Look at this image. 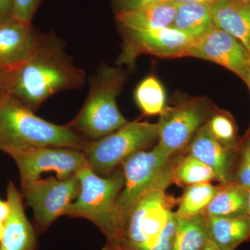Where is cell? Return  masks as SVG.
Masks as SVG:
<instances>
[{
	"label": "cell",
	"instance_id": "6da1fadb",
	"mask_svg": "<svg viewBox=\"0 0 250 250\" xmlns=\"http://www.w3.org/2000/svg\"><path fill=\"white\" fill-rule=\"evenodd\" d=\"M85 83V72L67 55L65 42L54 33H39L29 58L11 72L7 94L36 111L53 95Z\"/></svg>",
	"mask_w": 250,
	"mask_h": 250
},
{
	"label": "cell",
	"instance_id": "7a4b0ae2",
	"mask_svg": "<svg viewBox=\"0 0 250 250\" xmlns=\"http://www.w3.org/2000/svg\"><path fill=\"white\" fill-rule=\"evenodd\" d=\"M85 141L66 125L54 124L36 116L12 95L0 97V150L8 155L39 147L80 149Z\"/></svg>",
	"mask_w": 250,
	"mask_h": 250
},
{
	"label": "cell",
	"instance_id": "3957f363",
	"mask_svg": "<svg viewBox=\"0 0 250 250\" xmlns=\"http://www.w3.org/2000/svg\"><path fill=\"white\" fill-rule=\"evenodd\" d=\"M77 174L80 193L63 215L86 219L106 237V242L119 243L124 229L118 208V196L125 184L123 168L118 167L109 175L102 177L85 167Z\"/></svg>",
	"mask_w": 250,
	"mask_h": 250
},
{
	"label": "cell",
	"instance_id": "277c9868",
	"mask_svg": "<svg viewBox=\"0 0 250 250\" xmlns=\"http://www.w3.org/2000/svg\"><path fill=\"white\" fill-rule=\"evenodd\" d=\"M125 80L121 66L100 65L96 73L90 77L85 103L67 126L85 141H92L104 137L126 124L128 121L117 104Z\"/></svg>",
	"mask_w": 250,
	"mask_h": 250
},
{
	"label": "cell",
	"instance_id": "5b68a950",
	"mask_svg": "<svg viewBox=\"0 0 250 250\" xmlns=\"http://www.w3.org/2000/svg\"><path fill=\"white\" fill-rule=\"evenodd\" d=\"M179 154L167 157L154 147L139 151L121 164L125 184L118 198V208L123 222L145 195L154 190H166L173 184L174 166ZM124 231V229H123Z\"/></svg>",
	"mask_w": 250,
	"mask_h": 250
},
{
	"label": "cell",
	"instance_id": "8992f818",
	"mask_svg": "<svg viewBox=\"0 0 250 250\" xmlns=\"http://www.w3.org/2000/svg\"><path fill=\"white\" fill-rule=\"evenodd\" d=\"M159 135L158 123L128 121L116 131L96 140L85 141L80 150L84 153L88 167L106 177L129 156L144 150Z\"/></svg>",
	"mask_w": 250,
	"mask_h": 250
},
{
	"label": "cell",
	"instance_id": "52a82bcc",
	"mask_svg": "<svg viewBox=\"0 0 250 250\" xmlns=\"http://www.w3.org/2000/svg\"><path fill=\"white\" fill-rule=\"evenodd\" d=\"M177 202L166 190L145 195L126 219L119 244L129 250L154 249Z\"/></svg>",
	"mask_w": 250,
	"mask_h": 250
},
{
	"label": "cell",
	"instance_id": "ba28073f",
	"mask_svg": "<svg viewBox=\"0 0 250 250\" xmlns=\"http://www.w3.org/2000/svg\"><path fill=\"white\" fill-rule=\"evenodd\" d=\"M80 187L77 174L66 179L50 177L21 184L23 200L34 212L36 233H45L63 215L65 208L78 196Z\"/></svg>",
	"mask_w": 250,
	"mask_h": 250
},
{
	"label": "cell",
	"instance_id": "9c48e42d",
	"mask_svg": "<svg viewBox=\"0 0 250 250\" xmlns=\"http://www.w3.org/2000/svg\"><path fill=\"white\" fill-rule=\"evenodd\" d=\"M211 113L205 102L193 99L166 108L158 122L159 135L156 147L167 157L186 150Z\"/></svg>",
	"mask_w": 250,
	"mask_h": 250
},
{
	"label": "cell",
	"instance_id": "30bf717a",
	"mask_svg": "<svg viewBox=\"0 0 250 250\" xmlns=\"http://www.w3.org/2000/svg\"><path fill=\"white\" fill-rule=\"evenodd\" d=\"M122 50L117 60L118 66L133 68L142 54L174 59L187 56L193 41L172 27L146 31H121Z\"/></svg>",
	"mask_w": 250,
	"mask_h": 250
},
{
	"label": "cell",
	"instance_id": "8fae6325",
	"mask_svg": "<svg viewBox=\"0 0 250 250\" xmlns=\"http://www.w3.org/2000/svg\"><path fill=\"white\" fill-rule=\"evenodd\" d=\"M10 156L18 166L21 184L37 180L49 172H55L59 179H66L88 167L84 153L75 148L34 147Z\"/></svg>",
	"mask_w": 250,
	"mask_h": 250
},
{
	"label": "cell",
	"instance_id": "7c38bea8",
	"mask_svg": "<svg viewBox=\"0 0 250 250\" xmlns=\"http://www.w3.org/2000/svg\"><path fill=\"white\" fill-rule=\"evenodd\" d=\"M187 56L226 67L243 81L250 62V54L246 47L232 36L215 27L192 42Z\"/></svg>",
	"mask_w": 250,
	"mask_h": 250
},
{
	"label": "cell",
	"instance_id": "4fadbf2b",
	"mask_svg": "<svg viewBox=\"0 0 250 250\" xmlns=\"http://www.w3.org/2000/svg\"><path fill=\"white\" fill-rule=\"evenodd\" d=\"M39 33L32 23L12 16L0 21V67L13 71L27 61L37 43Z\"/></svg>",
	"mask_w": 250,
	"mask_h": 250
},
{
	"label": "cell",
	"instance_id": "5bb4252c",
	"mask_svg": "<svg viewBox=\"0 0 250 250\" xmlns=\"http://www.w3.org/2000/svg\"><path fill=\"white\" fill-rule=\"evenodd\" d=\"M6 195L9 213L4 223L0 250H37V233L25 214L22 194L13 182H9Z\"/></svg>",
	"mask_w": 250,
	"mask_h": 250
},
{
	"label": "cell",
	"instance_id": "9a60e30c",
	"mask_svg": "<svg viewBox=\"0 0 250 250\" xmlns=\"http://www.w3.org/2000/svg\"><path fill=\"white\" fill-rule=\"evenodd\" d=\"M185 152L211 167L220 184L232 182L233 155L236 152L217 141L206 123L197 131Z\"/></svg>",
	"mask_w": 250,
	"mask_h": 250
},
{
	"label": "cell",
	"instance_id": "2e32d148",
	"mask_svg": "<svg viewBox=\"0 0 250 250\" xmlns=\"http://www.w3.org/2000/svg\"><path fill=\"white\" fill-rule=\"evenodd\" d=\"M210 9L215 27L234 37L250 54V1L220 0Z\"/></svg>",
	"mask_w": 250,
	"mask_h": 250
},
{
	"label": "cell",
	"instance_id": "e0dca14e",
	"mask_svg": "<svg viewBox=\"0 0 250 250\" xmlns=\"http://www.w3.org/2000/svg\"><path fill=\"white\" fill-rule=\"evenodd\" d=\"M177 3L172 0L148 5L141 9L116 14L120 31H146L172 27Z\"/></svg>",
	"mask_w": 250,
	"mask_h": 250
},
{
	"label": "cell",
	"instance_id": "ac0fdd59",
	"mask_svg": "<svg viewBox=\"0 0 250 250\" xmlns=\"http://www.w3.org/2000/svg\"><path fill=\"white\" fill-rule=\"evenodd\" d=\"M205 218L209 240L220 250H235L250 238L248 214L226 218L205 215Z\"/></svg>",
	"mask_w": 250,
	"mask_h": 250
},
{
	"label": "cell",
	"instance_id": "d6986e66",
	"mask_svg": "<svg viewBox=\"0 0 250 250\" xmlns=\"http://www.w3.org/2000/svg\"><path fill=\"white\" fill-rule=\"evenodd\" d=\"M193 42L201 39L215 27L210 5L201 3H184L177 5L172 27Z\"/></svg>",
	"mask_w": 250,
	"mask_h": 250
},
{
	"label": "cell",
	"instance_id": "ffe728a7",
	"mask_svg": "<svg viewBox=\"0 0 250 250\" xmlns=\"http://www.w3.org/2000/svg\"><path fill=\"white\" fill-rule=\"evenodd\" d=\"M248 190L234 181L220 184L204 214L221 218L248 214Z\"/></svg>",
	"mask_w": 250,
	"mask_h": 250
},
{
	"label": "cell",
	"instance_id": "44dd1931",
	"mask_svg": "<svg viewBox=\"0 0 250 250\" xmlns=\"http://www.w3.org/2000/svg\"><path fill=\"white\" fill-rule=\"evenodd\" d=\"M177 229L171 250H204L209 240L205 214L189 218L177 215Z\"/></svg>",
	"mask_w": 250,
	"mask_h": 250
},
{
	"label": "cell",
	"instance_id": "7402d4cb",
	"mask_svg": "<svg viewBox=\"0 0 250 250\" xmlns=\"http://www.w3.org/2000/svg\"><path fill=\"white\" fill-rule=\"evenodd\" d=\"M216 180L214 171L190 153L179 154L174 166L173 184L181 187Z\"/></svg>",
	"mask_w": 250,
	"mask_h": 250
},
{
	"label": "cell",
	"instance_id": "603a6c76",
	"mask_svg": "<svg viewBox=\"0 0 250 250\" xmlns=\"http://www.w3.org/2000/svg\"><path fill=\"white\" fill-rule=\"evenodd\" d=\"M134 100L143 116L161 115L166 108V97L164 86L156 77L143 79L134 91Z\"/></svg>",
	"mask_w": 250,
	"mask_h": 250
},
{
	"label": "cell",
	"instance_id": "cb8c5ba5",
	"mask_svg": "<svg viewBox=\"0 0 250 250\" xmlns=\"http://www.w3.org/2000/svg\"><path fill=\"white\" fill-rule=\"evenodd\" d=\"M218 190V186L210 183L193 184L186 187L183 195L178 200L175 212L181 218H189L204 214Z\"/></svg>",
	"mask_w": 250,
	"mask_h": 250
},
{
	"label": "cell",
	"instance_id": "d4e9b609",
	"mask_svg": "<svg viewBox=\"0 0 250 250\" xmlns=\"http://www.w3.org/2000/svg\"><path fill=\"white\" fill-rule=\"evenodd\" d=\"M206 125L212 136L223 146L234 152L240 150L241 141L238 137L236 122L228 112L215 110Z\"/></svg>",
	"mask_w": 250,
	"mask_h": 250
},
{
	"label": "cell",
	"instance_id": "484cf974",
	"mask_svg": "<svg viewBox=\"0 0 250 250\" xmlns=\"http://www.w3.org/2000/svg\"><path fill=\"white\" fill-rule=\"evenodd\" d=\"M241 157L239 166L233 181L245 188L247 190H250V128L246 134V138L241 142Z\"/></svg>",
	"mask_w": 250,
	"mask_h": 250
},
{
	"label": "cell",
	"instance_id": "4316f807",
	"mask_svg": "<svg viewBox=\"0 0 250 250\" xmlns=\"http://www.w3.org/2000/svg\"><path fill=\"white\" fill-rule=\"evenodd\" d=\"M12 17L22 22L31 23L42 0H11Z\"/></svg>",
	"mask_w": 250,
	"mask_h": 250
},
{
	"label": "cell",
	"instance_id": "83f0119b",
	"mask_svg": "<svg viewBox=\"0 0 250 250\" xmlns=\"http://www.w3.org/2000/svg\"><path fill=\"white\" fill-rule=\"evenodd\" d=\"M166 0H111L116 14L141 9Z\"/></svg>",
	"mask_w": 250,
	"mask_h": 250
},
{
	"label": "cell",
	"instance_id": "f1b7e54d",
	"mask_svg": "<svg viewBox=\"0 0 250 250\" xmlns=\"http://www.w3.org/2000/svg\"><path fill=\"white\" fill-rule=\"evenodd\" d=\"M11 72L0 67V97L7 94Z\"/></svg>",
	"mask_w": 250,
	"mask_h": 250
},
{
	"label": "cell",
	"instance_id": "f546056e",
	"mask_svg": "<svg viewBox=\"0 0 250 250\" xmlns=\"http://www.w3.org/2000/svg\"><path fill=\"white\" fill-rule=\"evenodd\" d=\"M12 16V1L0 0V21Z\"/></svg>",
	"mask_w": 250,
	"mask_h": 250
},
{
	"label": "cell",
	"instance_id": "4dcf8cb0",
	"mask_svg": "<svg viewBox=\"0 0 250 250\" xmlns=\"http://www.w3.org/2000/svg\"><path fill=\"white\" fill-rule=\"evenodd\" d=\"M9 213V205L7 200L4 201L0 198V222L5 223Z\"/></svg>",
	"mask_w": 250,
	"mask_h": 250
},
{
	"label": "cell",
	"instance_id": "1f68e13d",
	"mask_svg": "<svg viewBox=\"0 0 250 250\" xmlns=\"http://www.w3.org/2000/svg\"><path fill=\"white\" fill-rule=\"evenodd\" d=\"M174 2L179 4H184V3H201V4H205L212 6L218 2L220 0H172Z\"/></svg>",
	"mask_w": 250,
	"mask_h": 250
},
{
	"label": "cell",
	"instance_id": "d6a6232c",
	"mask_svg": "<svg viewBox=\"0 0 250 250\" xmlns=\"http://www.w3.org/2000/svg\"><path fill=\"white\" fill-rule=\"evenodd\" d=\"M102 250H129L126 249L124 247L122 246L121 244L118 243H111V242H106L105 246H104Z\"/></svg>",
	"mask_w": 250,
	"mask_h": 250
},
{
	"label": "cell",
	"instance_id": "836d02e7",
	"mask_svg": "<svg viewBox=\"0 0 250 250\" xmlns=\"http://www.w3.org/2000/svg\"><path fill=\"white\" fill-rule=\"evenodd\" d=\"M204 250H220L218 249V248H217L216 246H215L214 244H213V243H212L211 241H210V240H208V243H207V245H206L205 249Z\"/></svg>",
	"mask_w": 250,
	"mask_h": 250
},
{
	"label": "cell",
	"instance_id": "e575fe53",
	"mask_svg": "<svg viewBox=\"0 0 250 250\" xmlns=\"http://www.w3.org/2000/svg\"><path fill=\"white\" fill-rule=\"evenodd\" d=\"M244 82H246L247 85L249 87V89L250 90V62L249 67H248V72H247L246 78H245Z\"/></svg>",
	"mask_w": 250,
	"mask_h": 250
},
{
	"label": "cell",
	"instance_id": "d590c367",
	"mask_svg": "<svg viewBox=\"0 0 250 250\" xmlns=\"http://www.w3.org/2000/svg\"><path fill=\"white\" fill-rule=\"evenodd\" d=\"M248 215L250 218V190H248Z\"/></svg>",
	"mask_w": 250,
	"mask_h": 250
},
{
	"label": "cell",
	"instance_id": "8d00e7d4",
	"mask_svg": "<svg viewBox=\"0 0 250 250\" xmlns=\"http://www.w3.org/2000/svg\"><path fill=\"white\" fill-rule=\"evenodd\" d=\"M4 223H1V222H0V241H1V238H2L3 232H4Z\"/></svg>",
	"mask_w": 250,
	"mask_h": 250
},
{
	"label": "cell",
	"instance_id": "74e56055",
	"mask_svg": "<svg viewBox=\"0 0 250 250\" xmlns=\"http://www.w3.org/2000/svg\"><path fill=\"white\" fill-rule=\"evenodd\" d=\"M239 1H250V0H239Z\"/></svg>",
	"mask_w": 250,
	"mask_h": 250
}]
</instances>
